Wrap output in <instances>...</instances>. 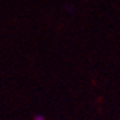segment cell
I'll use <instances>...</instances> for the list:
<instances>
[{
    "mask_svg": "<svg viewBox=\"0 0 120 120\" xmlns=\"http://www.w3.org/2000/svg\"><path fill=\"white\" fill-rule=\"evenodd\" d=\"M34 120H44V117H42V116H40V115H37V116L34 117Z\"/></svg>",
    "mask_w": 120,
    "mask_h": 120,
    "instance_id": "1",
    "label": "cell"
}]
</instances>
